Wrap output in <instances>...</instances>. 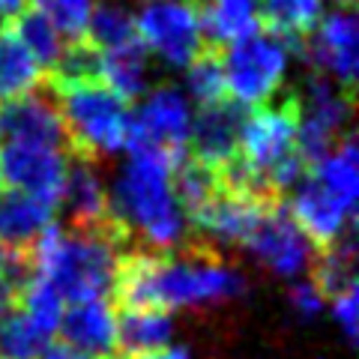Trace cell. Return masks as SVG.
I'll return each instance as SVG.
<instances>
[{"label": "cell", "mask_w": 359, "mask_h": 359, "mask_svg": "<svg viewBox=\"0 0 359 359\" xmlns=\"http://www.w3.org/2000/svg\"><path fill=\"white\" fill-rule=\"evenodd\" d=\"M243 290L245 278L222 261L216 245L195 237L180 243V252H123L108 299L114 309L177 311L219 306Z\"/></svg>", "instance_id": "cell-1"}, {"label": "cell", "mask_w": 359, "mask_h": 359, "mask_svg": "<svg viewBox=\"0 0 359 359\" xmlns=\"http://www.w3.org/2000/svg\"><path fill=\"white\" fill-rule=\"evenodd\" d=\"M132 237L126 228L111 216V222L96 228H69V224H48L33 240V266L36 276L48 278L57 287L63 302L105 299L111 294L114 269Z\"/></svg>", "instance_id": "cell-2"}, {"label": "cell", "mask_w": 359, "mask_h": 359, "mask_svg": "<svg viewBox=\"0 0 359 359\" xmlns=\"http://www.w3.org/2000/svg\"><path fill=\"white\" fill-rule=\"evenodd\" d=\"M171 162L153 153H129L120 168L108 210L132 240L147 243L156 252H171L186 237V216L171 189Z\"/></svg>", "instance_id": "cell-3"}, {"label": "cell", "mask_w": 359, "mask_h": 359, "mask_svg": "<svg viewBox=\"0 0 359 359\" xmlns=\"http://www.w3.org/2000/svg\"><path fill=\"white\" fill-rule=\"evenodd\" d=\"M48 90L60 111L66 156L99 165L126 150L132 117L126 99L111 93L102 81H48Z\"/></svg>", "instance_id": "cell-4"}, {"label": "cell", "mask_w": 359, "mask_h": 359, "mask_svg": "<svg viewBox=\"0 0 359 359\" xmlns=\"http://www.w3.org/2000/svg\"><path fill=\"white\" fill-rule=\"evenodd\" d=\"M224 84L228 96L240 105H266L285 84L287 72V45L266 30H255L252 36L222 48Z\"/></svg>", "instance_id": "cell-5"}, {"label": "cell", "mask_w": 359, "mask_h": 359, "mask_svg": "<svg viewBox=\"0 0 359 359\" xmlns=\"http://www.w3.org/2000/svg\"><path fill=\"white\" fill-rule=\"evenodd\" d=\"M189 126H192L189 99L174 84H159L147 90V99L138 105V111H132L126 150L153 153L177 165L189 153Z\"/></svg>", "instance_id": "cell-6"}, {"label": "cell", "mask_w": 359, "mask_h": 359, "mask_svg": "<svg viewBox=\"0 0 359 359\" xmlns=\"http://www.w3.org/2000/svg\"><path fill=\"white\" fill-rule=\"evenodd\" d=\"M135 27L141 45L168 69H186L207 48L201 13L189 0H141Z\"/></svg>", "instance_id": "cell-7"}, {"label": "cell", "mask_w": 359, "mask_h": 359, "mask_svg": "<svg viewBox=\"0 0 359 359\" xmlns=\"http://www.w3.org/2000/svg\"><path fill=\"white\" fill-rule=\"evenodd\" d=\"M297 123H299V108L294 90H287L276 105H257L255 111H245L237 156L261 177H266L269 183L278 168L290 156H297Z\"/></svg>", "instance_id": "cell-8"}, {"label": "cell", "mask_w": 359, "mask_h": 359, "mask_svg": "<svg viewBox=\"0 0 359 359\" xmlns=\"http://www.w3.org/2000/svg\"><path fill=\"white\" fill-rule=\"evenodd\" d=\"M294 51L311 72L332 78L344 90H353L359 69V25L353 6H335Z\"/></svg>", "instance_id": "cell-9"}, {"label": "cell", "mask_w": 359, "mask_h": 359, "mask_svg": "<svg viewBox=\"0 0 359 359\" xmlns=\"http://www.w3.org/2000/svg\"><path fill=\"white\" fill-rule=\"evenodd\" d=\"M66 156L63 147H45V144H0V180H6L9 189H21L27 195L57 207L63 177H66Z\"/></svg>", "instance_id": "cell-10"}, {"label": "cell", "mask_w": 359, "mask_h": 359, "mask_svg": "<svg viewBox=\"0 0 359 359\" xmlns=\"http://www.w3.org/2000/svg\"><path fill=\"white\" fill-rule=\"evenodd\" d=\"M245 249L282 278H294L311 264V243L299 231L285 201H278L264 212L252 237L245 240Z\"/></svg>", "instance_id": "cell-11"}, {"label": "cell", "mask_w": 359, "mask_h": 359, "mask_svg": "<svg viewBox=\"0 0 359 359\" xmlns=\"http://www.w3.org/2000/svg\"><path fill=\"white\" fill-rule=\"evenodd\" d=\"M4 141L45 144V147L66 150L60 111L48 87H33L25 96L0 102V144Z\"/></svg>", "instance_id": "cell-12"}, {"label": "cell", "mask_w": 359, "mask_h": 359, "mask_svg": "<svg viewBox=\"0 0 359 359\" xmlns=\"http://www.w3.org/2000/svg\"><path fill=\"white\" fill-rule=\"evenodd\" d=\"M285 207L290 210V216L299 224V231L309 237V243H314L318 249H327L339 237H344L353 228V216H356V210L344 207L309 171L290 189V204Z\"/></svg>", "instance_id": "cell-13"}, {"label": "cell", "mask_w": 359, "mask_h": 359, "mask_svg": "<svg viewBox=\"0 0 359 359\" xmlns=\"http://www.w3.org/2000/svg\"><path fill=\"white\" fill-rule=\"evenodd\" d=\"M269 207L273 204H264V201H257V198L219 189L195 216H189V222L195 224L198 237L207 243L245 245V240H249L255 231V224L261 222V216Z\"/></svg>", "instance_id": "cell-14"}, {"label": "cell", "mask_w": 359, "mask_h": 359, "mask_svg": "<svg viewBox=\"0 0 359 359\" xmlns=\"http://www.w3.org/2000/svg\"><path fill=\"white\" fill-rule=\"evenodd\" d=\"M243 120H245V105H240L231 96L219 99V102H210V105H201L198 117L189 126L192 156L212 168L224 165L237 153Z\"/></svg>", "instance_id": "cell-15"}, {"label": "cell", "mask_w": 359, "mask_h": 359, "mask_svg": "<svg viewBox=\"0 0 359 359\" xmlns=\"http://www.w3.org/2000/svg\"><path fill=\"white\" fill-rule=\"evenodd\" d=\"M57 207L63 210L69 228H96V224L111 222L108 192L96 162L69 156Z\"/></svg>", "instance_id": "cell-16"}, {"label": "cell", "mask_w": 359, "mask_h": 359, "mask_svg": "<svg viewBox=\"0 0 359 359\" xmlns=\"http://www.w3.org/2000/svg\"><path fill=\"white\" fill-rule=\"evenodd\" d=\"M57 330L63 332L66 344L93 359L117 353V314L111 299L72 302V309L63 311Z\"/></svg>", "instance_id": "cell-17"}, {"label": "cell", "mask_w": 359, "mask_h": 359, "mask_svg": "<svg viewBox=\"0 0 359 359\" xmlns=\"http://www.w3.org/2000/svg\"><path fill=\"white\" fill-rule=\"evenodd\" d=\"M57 207L21 189L0 192V245L9 249H30L33 240L54 222Z\"/></svg>", "instance_id": "cell-18"}, {"label": "cell", "mask_w": 359, "mask_h": 359, "mask_svg": "<svg viewBox=\"0 0 359 359\" xmlns=\"http://www.w3.org/2000/svg\"><path fill=\"white\" fill-rule=\"evenodd\" d=\"M99 81L126 102L147 93L153 84V63L141 39L123 45V48L99 51Z\"/></svg>", "instance_id": "cell-19"}, {"label": "cell", "mask_w": 359, "mask_h": 359, "mask_svg": "<svg viewBox=\"0 0 359 359\" xmlns=\"http://www.w3.org/2000/svg\"><path fill=\"white\" fill-rule=\"evenodd\" d=\"M201 30H204V42L212 48H228L252 36L255 30H261L257 0H207L201 6Z\"/></svg>", "instance_id": "cell-20"}, {"label": "cell", "mask_w": 359, "mask_h": 359, "mask_svg": "<svg viewBox=\"0 0 359 359\" xmlns=\"http://www.w3.org/2000/svg\"><path fill=\"white\" fill-rule=\"evenodd\" d=\"M309 282L320 294V299H339L356 287V240L353 228L339 237L327 249H318V257L309 266Z\"/></svg>", "instance_id": "cell-21"}, {"label": "cell", "mask_w": 359, "mask_h": 359, "mask_svg": "<svg viewBox=\"0 0 359 359\" xmlns=\"http://www.w3.org/2000/svg\"><path fill=\"white\" fill-rule=\"evenodd\" d=\"M117 314V353L135 356L153 347H165L174 335V320L159 309H120Z\"/></svg>", "instance_id": "cell-22"}, {"label": "cell", "mask_w": 359, "mask_h": 359, "mask_svg": "<svg viewBox=\"0 0 359 359\" xmlns=\"http://www.w3.org/2000/svg\"><path fill=\"white\" fill-rule=\"evenodd\" d=\"M320 6L323 0H261L257 21H261V30L297 48L320 21Z\"/></svg>", "instance_id": "cell-23"}, {"label": "cell", "mask_w": 359, "mask_h": 359, "mask_svg": "<svg viewBox=\"0 0 359 359\" xmlns=\"http://www.w3.org/2000/svg\"><path fill=\"white\" fill-rule=\"evenodd\" d=\"M356 168H359L356 138H353V132H347L318 165L309 168V174L318 180L327 192H332L335 198H339L344 207L356 210V198H359V171Z\"/></svg>", "instance_id": "cell-24"}, {"label": "cell", "mask_w": 359, "mask_h": 359, "mask_svg": "<svg viewBox=\"0 0 359 359\" xmlns=\"http://www.w3.org/2000/svg\"><path fill=\"white\" fill-rule=\"evenodd\" d=\"M39 81L42 69L15 36L13 25L0 30V102L30 93L33 87H39Z\"/></svg>", "instance_id": "cell-25"}, {"label": "cell", "mask_w": 359, "mask_h": 359, "mask_svg": "<svg viewBox=\"0 0 359 359\" xmlns=\"http://www.w3.org/2000/svg\"><path fill=\"white\" fill-rule=\"evenodd\" d=\"M84 39L96 51H111V48H123V45L138 42L135 13L126 4H120V0H99L90 9Z\"/></svg>", "instance_id": "cell-26"}, {"label": "cell", "mask_w": 359, "mask_h": 359, "mask_svg": "<svg viewBox=\"0 0 359 359\" xmlns=\"http://www.w3.org/2000/svg\"><path fill=\"white\" fill-rule=\"evenodd\" d=\"M171 189H174V198H177L180 210H183V216H195L222 189V180L212 165L195 159L192 153H186L183 159L171 168Z\"/></svg>", "instance_id": "cell-27"}, {"label": "cell", "mask_w": 359, "mask_h": 359, "mask_svg": "<svg viewBox=\"0 0 359 359\" xmlns=\"http://www.w3.org/2000/svg\"><path fill=\"white\" fill-rule=\"evenodd\" d=\"M13 30H15V36L21 39V45L30 51V57L36 60V66L42 72H51L54 66H57L66 42L60 36V30L54 27L51 21L39 13V9L27 6L25 13H18L15 21H13Z\"/></svg>", "instance_id": "cell-28"}, {"label": "cell", "mask_w": 359, "mask_h": 359, "mask_svg": "<svg viewBox=\"0 0 359 359\" xmlns=\"http://www.w3.org/2000/svg\"><path fill=\"white\" fill-rule=\"evenodd\" d=\"M51 335L39 332L18 306L0 309V359H39Z\"/></svg>", "instance_id": "cell-29"}, {"label": "cell", "mask_w": 359, "mask_h": 359, "mask_svg": "<svg viewBox=\"0 0 359 359\" xmlns=\"http://www.w3.org/2000/svg\"><path fill=\"white\" fill-rule=\"evenodd\" d=\"M18 309L39 332L54 335V330L60 327V318H63V297L57 294V287L48 278L33 276L18 299Z\"/></svg>", "instance_id": "cell-30"}, {"label": "cell", "mask_w": 359, "mask_h": 359, "mask_svg": "<svg viewBox=\"0 0 359 359\" xmlns=\"http://www.w3.org/2000/svg\"><path fill=\"white\" fill-rule=\"evenodd\" d=\"M186 90L192 93L198 105H210L228 96L224 84V66H222V48L207 45L198 57L186 66Z\"/></svg>", "instance_id": "cell-31"}, {"label": "cell", "mask_w": 359, "mask_h": 359, "mask_svg": "<svg viewBox=\"0 0 359 359\" xmlns=\"http://www.w3.org/2000/svg\"><path fill=\"white\" fill-rule=\"evenodd\" d=\"M332 314H335V320L341 323L344 339H347V341H356V335H359V306H356V287H353V290H347V294H341L339 299H332Z\"/></svg>", "instance_id": "cell-32"}, {"label": "cell", "mask_w": 359, "mask_h": 359, "mask_svg": "<svg viewBox=\"0 0 359 359\" xmlns=\"http://www.w3.org/2000/svg\"><path fill=\"white\" fill-rule=\"evenodd\" d=\"M287 302H290V309H294L299 318H318V311H320V294L314 290L311 282H297L294 287H290V294H287Z\"/></svg>", "instance_id": "cell-33"}, {"label": "cell", "mask_w": 359, "mask_h": 359, "mask_svg": "<svg viewBox=\"0 0 359 359\" xmlns=\"http://www.w3.org/2000/svg\"><path fill=\"white\" fill-rule=\"evenodd\" d=\"M39 359H93V356H87V353H81V351H75L72 344H66V341H57V344H51L48 341V347L39 353Z\"/></svg>", "instance_id": "cell-34"}, {"label": "cell", "mask_w": 359, "mask_h": 359, "mask_svg": "<svg viewBox=\"0 0 359 359\" xmlns=\"http://www.w3.org/2000/svg\"><path fill=\"white\" fill-rule=\"evenodd\" d=\"M126 359H189V351L186 347H153V351H144V353H135V356H126Z\"/></svg>", "instance_id": "cell-35"}, {"label": "cell", "mask_w": 359, "mask_h": 359, "mask_svg": "<svg viewBox=\"0 0 359 359\" xmlns=\"http://www.w3.org/2000/svg\"><path fill=\"white\" fill-rule=\"evenodd\" d=\"M27 9V0H0V30H6L18 13Z\"/></svg>", "instance_id": "cell-36"}, {"label": "cell", "mask_w": 359, "mask_h": 359, "mask_svg": "<svg viewBox=\"0 0 359 359\" xmlns=\"http://www.w3.org/2000/svg\"><path fill=\"white\" fill-rule=\"evenodd\" d=\"M102 359H126V356H120V353H111V356H102Z\"/></svg>", "instance_id": "cell-37"}]
</instances>
